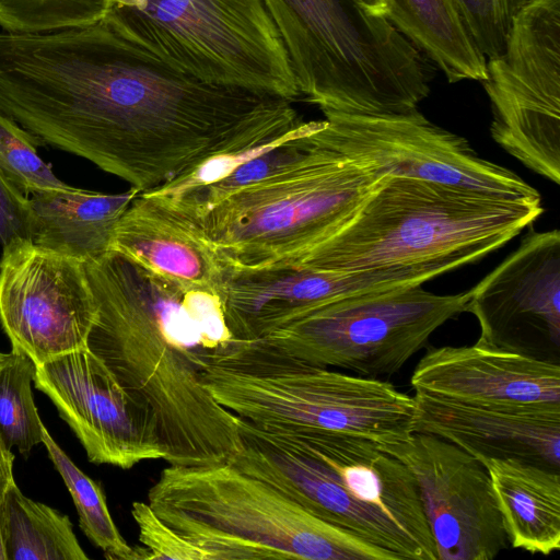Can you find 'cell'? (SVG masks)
<instances>
[{
    "mask_svg": "<svg viewBox=\"0 0 560 560\" xmlns=\"http://www.w3.org/2000/svg\"><path fill=\"white\" fill-rule=\"evenodd\" d=\"M292 103L177 71L102 21L86 28L57 95L63 150L140 194L289 130L302 121Z\"/></svg>",
    "mask_w": 560,
    "mask_h": 560,
    "instance_id": "1",
    "label": "cell"
},
{
    "mask_svg": "<svg viewBox=\"0 0 560 560\" xmlns=\"http://www.w3.org/2000/svg\"><path fill=\"white\" fill-rule=\"evenodd\" d=\"M97 305L88 348L152 413L168 465L228 462L238 417L203 385L198 352L235 340L221 292L187 288L108 249L84 262Z\"/></svg>",
    "mask_w": 560,
    "mask_h": 560,
    "instance_id": "2",
    "label": "cell"
},
{
    "mask_svg": "<svg viewBox=\"0 0 560 560\" xmlns=\"http://www.w3.org/2000/svg\"><path fill=\"white\" fill-rule=\"evenodd\" d=\"M542 212L541 203L386 176L337 232L293 265L407 270L431 280L499 249Z\"/></svg>",
    "mask_w": 560,
    "mask_h": 560,
    "instance_id": "3",
    "label": "cell"
},
{
    "mask_svg": "<svg viewBox=\"0 0 560 560\" xmlns=\"http://www.w3.org/2000/svg\"><path fill=\"white\" fill-rule=\"evenodd\" d=\"M197 357L215 400L257 427L354 435L380 446L413 433V396L387 381L314 364L262 339H235Z\"/></svg>",
    "mask_w": 560,
    "mask_h": 560,
    "instance_id": "4",
    "label": "cell"
},
{
    "mask_svg": "<svg viewBox=\"0 0 560 560\" xmlns=\"http://www.w3.org/2000/svg\"><path fill=\"white\" fill-rule=\"evenodd\" d=\"M300 96L323 114H405L431 91L432 65L386 18L358 0H261Z\"/></svg>",
    "mask_w": 560,
    "mask_h": 560,
    "instance_id": "5",
    "label": "cell"
},
{
    "mask_svg": "<svg viewBox=\"0 0 560 560\" xmlns=\"http://www.w3.org/2000/svg\"><path fill=\"white\" fill-rule=\"evenodd\" d=\"M148 503L205 560H395L229 462L168 465Z\"/></svg>",
    "mask_w": 560,
    "mask_h": 560,
    "instance_id": "6",
    "label": "cell"
},
{
    "mask_svg": "<svg viewBox=\"0 0 560 560\" xmlns=\"http://www.w3.org/2000/svg\"><path fill=\"white\" fill-rule=\"evenodd\" d=\"M384 177L313 139L293 165L228 196L192 222L225 270L290 266L337 232Z\"/></svg>",
    "mask_w": 560,
    "mask_h": 560,
    "instance_id": "7",
    "label": "cell"
},
{
    "mask_svg": "<svg viewBox=\"0 0 560 560\" xmlns=\"http://www.w3.org/2000/svg\"><path fill=\"white\" fill-rule=\"evenodd\" d=\"M102 22L177 71L205 82L301 97L261 0H109Z\"/></svg>",
    "mask_w": 560,
    "mask_h": 560,
    "instance_id": "8",
    "label": "cell"
},
{
    "mask_svg": "<svg viewBox=\"0 0 560 560\" xmlns=\"http://www.w3.org/2000/svg\"><path fill=\"white\" fill-rule=\"evenodd\" d=\"M469 290L422 285L354 294L324 304L260 338L311 363L362 376L399 372L447 320L466 312Z\"/></svg>",
    "mask_w": 560,
    "mask_h": 560,
    "instance_id": "9",
    "label": "cell"
},
{
    "mask_svg": "<svg viewBox=\"0 0 560 560\" xmlns=\"http://www.w3.org/2000/svg\"><path fill=\"white\" fill-rule=\"evenodd\" d=\"M492 139L530 171L560 183V0H532L502 54L487 59Z\"/></svg>",
    "mask_w": 560,
    "mask_h": 560,
    "instance_id": "10",
    "label": "cell"
},
{
    "mask_svg": "<svg viewBox=\"0 0 560 560\" xmlns=\"http://www.w3.org/2000/svg\"><path fill=\"white\" fill-rule=\"evenodd\" d=\"M324 116L312 133L318 144L386 176L541 203L539 192L518 175L480 158L465 138L433 124L419 109L392 115L325 113Z\"/></svg>",
    "mask_w": 560,
    "mask_h": 560,
    "instance_id": "11",
    "label": "cell"
},
{
    "mask_svg": "<svg viewBox=\"0 0 560 560\" xmlns=\"http://www.w3.org/2000/svg\"><path fill=\"white\" fill-rule=\"evenodd\" d=\"M97 305L84 262L14 238L0 258V322L35 366L88 348Z\"/></svg>",
    "mask_w": 560,
    "mask_h": 560,
    "instance_id": "12",
    "label": "cell"
},
{
    "mask_svg": "<svg viewBox=\"0 0 560 560\" xmlns=\"http://www.w3.org/2000/svg\"><path fill=\"white\" fill-rule=\"evenodd\" d=\"M242 446L228 462L267 482L314 516L388 553L430 560L422 547L384 513L365 504L339 470L300 438L238 418Z\"/></svg>",
    "mask_w": 560,
    "mask_h": 560,
    "instance_id": "13",
    "label": "cell"
},
{
    "mask_svg": "<svg viewBox=\"0 0 560 560\" xmlns=\"http://www.w3.org/2000/svg\"><path fill=\"white\" fill-rule=\"evenodd\" d=\"M380 448L413 475L438 560H491L510 547L489 472L480 460L422 432Z\"/></svg>",
    "mask_w": 560,
    "mask_h": 560,
    "instance_id": "14",
    "label": "cell"
},
{
    "mask_svg": "<svg viewBox=\"0 0 560 560\" xmlns=\"http://www.w3.org/2000/svg\"><path fill=\"white\" fill-rule=\"evenodd\" d=\"M476 343L552 363L560 359V232L530 231L469 290Z\"/></svg>",
    "mask_w": 560,
    "mask_h": 560,
    "instance_id": "15",
    "label": "cell"
},
{
    "mask_svg": "<svg viewBox=\"0 0 560 560\" xmlns=\"http://www.w3.org/2000/svg\"><path fill=\"white\" fill-rule=\"evenodd\" d=\"M34 383L54 402L90 462L130 469L164 458L151 411L89 348L36 365Z\"/></svg>",
    "mask_w": 560,
    "mask_h": 560,
    "instance_id": "16",
    "label": "cell"
},
{
    "mask_svg": "<svg viewBox=\"0 0 560 560\" xmlns=\"http://www.w3.org/2000/svg\"><path fill=\"white\" fill-rule=\"evenodd\" d=\"M429 280L407 270L340 272L304 265L225 270L224 314L235 339L255 340L335 300L422 285Z\"/></svg>",
    "mask_w": 560,
    "mask_h": 560,
    "instance_id": "17",
    "label": "cell"
},
{
    "mask_svg": "<svg viewBox=\"0 0 560 560\" xmlns=\"http://www.w3.org/2000/svg\"><path fill=\"white\" fill-rule=\"evenodd\" d=\"M413 399V432L436 435L478 460L516 458L560 471V405H477L419 392Z\"/></svg>",
    "mask_w": 560,
    "mask_h": 560,
    "instance_id": "18",
    "label": "cell"
},
{
    "mask_svg": "<svg viewBox=\"0 0 560 560\" xmlns=\"http://www.w3.org/2000/svg\"><path fill=\"white\" fill-rule=\"evenodd\" d=\"M415 392L477 405H560V364L486 347L430 348L418 361Z\"/></svg>",
    "mask_w": 560,
    "mask_h": 560,
    "instance_id": "19",
    "label": "cell"
},
{
    "mask_svg": "<svg viewBox=\"0 0 560 560\" xmlns=\"http://www.w3.org/2000/svg\"><path fill=\"white\" fill-rule=\"evenodd\" d=\"M109 249L184 287L223 291L225 269L201 229L144 194L119 219Z\"/></svg>",
    "mask_w": 560,
    "mask_h": 560,
    "instance_id": "20",
    "label": "cell"
},
{
    "mask_svg": "<svg viewBox=\"0 0 560 560\" xmlns=\"http://www.w3.org/2000/svg\"><path fill=\"white\" fill-rule=\"evenodd\" d=\"M318 124L302 120L278 136L211 155L179 178L182 189L194 196L177 205L161 202L194 221L228 196L302 159L313 147L312 133Z\"/></svg>",
    "mask_w": 560,
    "mask_h": 560,
    "instance_id": "21",
    "label": "cell"
},
{
    "mask_svg": "<svg viewBox=\"0 0 560 560\" xmlns=\"http://www.w3.org/2000/svg\"><path fill=\"white\" fill-rule=\"evenodd\" d=\"M139 194L132 187L106 194L67 184L35 191L30 195L32 241L86 262L109 249L119 219Z\"/></svg>",
    "mask_w": 560,
    "mask_h": 560,
    "instance_id": "22",
    "label": "cell"
},
{
    "mask_svg": "<svg viewBox=\"0 0 560 560\" xmlns=\"http://www.w3.org/2000/svg\"><path fill=\"white\" fill-rule=\"evenodd\" d=\"M513 548L548 556L560 549V471L516 458H486Z\"/></svg>",
    "mask_w": 560,
    "mask_h": 560,
    "instance_id": "23",
    "label": "cell"
},
{
    "mask_svg": "<svg viewBox=\"0 0 560 560\" xmlns=\"http://www.w3.org/2000/svg\"><path fill=\"white\" fill-rule=\"evenodd\" d=\"M386 19L438 67L450 83L483 81L487 59L452 0H387Z\"/></svg>",
    "mask_w": 560,
    "mask_h": 560,
    "instance_id": "24",
    "label": "cell"
},
{
    "mask_svg": "<svg viewBox=\"0 0 560 560\" xmlns=\"http://www.w3.org/2000/svg\"><path fill=\"white\" fill-rule=\"evenodd\" d=\"M4 545L8 560H86L67 515L25 497L16 482L7 497Z\"/></svg>",
    "mask_w": 560,
    "mask_h": 560,
    "instance_id": "25",
    "label": "cell"
},
{
    "mask_svg": "<svg viewBox=\"0 0 560 560\" xmlns=\"http://www.w3.org/2000/svg\"><path fill=\"white\" fill-rule=\"evenodd\" d=\"M43 444L72 497L85 536L104 551L107 559L144 560V549L128 545L118 530L100 483L75 466L46 427L43 430Z\"/></svg>",
    "mask_w": 560,
    "mask_h": 560,
    "instance_id": "26",
    "label": "cell"
},
{
    "mask_svg": "<svg viewBox=\"0 0 560 560\" xmlns=\"http://www.w3.org/2000/svg\"><path fill=\"white\" fill-rule=\"evenodd\" d=\"M12 353L0 372V436L9 448L15 446L27 456L35 445L43 443L45 428L31 389L36 366L26 355Z\"/></svg>",
    "mask_w": 560,
    "mask_h": 560,
    "instance_id": "27",
    "label": "cell"
},
{
    "mask_svg": "<svg viewBox=\"0 0 560 560\" xmlns=\"http://www.w3.org/2000/svg\"><path fill=\"white\" fill-rule=\"evenodd\" d=\"M109 0H0V26L15 34L83 27L103 20Z\"/></svg>",
    "mask_w": 560,
    "mask_h": 560,
    "instance_id": "28",
    "label": "cell"
},
{
    "mask_svg": "<svg viewBox=\"0 0 560 560\" xmlns=\"http://www.w3.org/2000/svg\"><path fill=\"white\" fill-rule=\"evenodd\" d=\"M43 142L0 112V170L25 195L65 185L39 156Z\"/></svg>",
    "mask_w": 560,
    "mask_h": 560,
    "instance_id": "29",
    "label": "cell"
},
{
    "mask_svg": "<svg viewBox=\"0 0 560 560\" xmlns=\"http://www.w3.org/2000/svg\"><path fill=\"white\" fill-rule=\"evenodd\" d=\"M469 36L486 57L505 48L512 23L532 0H452Z\"/></svg>",
    "mask_w": 560,
    "mask_h": 560,
    "instance_id": "30",
    "label": "cell"
},
{
    "mask_svg": "<svg viewBox=\"0 0 560 560\" xmlns=\"http://www.w3.org/2000/svg\"><path fill=\"white\" fill-rule=\"evenodd\" d=\"M131 515L139 528L145 560H205L201 550L163 522L148 502H132Z\"/></svg>",
    "mask_w": 560,
    "mask_h": 560,
    "instance_id": "31",
    "label": "cell"
},
{
    "mask_svg": "<svg viewBox=\"0 0 560 560\" xmlns=\"http://www.w3.org/2000/svg\"><path fill=\"white\" fill-rule=\"evenodd\" d=\"M34 214L30 197L0 170V244L33 237Z\"/></svg>",
    "mask_w": 560,
    "mask_h": 560,
    "instance_id": "32",
    "label": "cell"
},
{
    "mask_svg": "<svg viewBox=\"0 0 560 560\" xmlns=\"http://www.w3.org/2000/svg\"><path fill=\"white\" fill-rule=\"evenodd\" d=\"M14 455L0 436V560H8L4 545V512L9 490L15 483Z\"/></svg>",
    "mask_w": 560,
    "mask_h": 560,
    "instance_id": "33",
    "label": "cell"
},
{
    "mask_svg": "<svg viewBox=\"0 0 560 560\" xmlns=\"http://www.w3.org/2000/svg\"><path fill=\"white\" fill-rule=\"evenodd\" d=\"M359 3L373 16L386 18L387 0H358Z\"/></svg>",
    "mask_w": 560,
    "mask_h": 560,
    "instance_id": "34",
    "label": "cell"
},
{
    "mask_svg": "<svg viewBox=\"0 0 560 560\" xmlns=\"http://www.w3.org/2000/svg\"><path fill=\"white\" fill-rule=\"evenodd\" d=\"M12 357H13L12 352H10V353H2V352H0V372L10 362Z\"/></svg>",
    "mask_w": 560,
    "mask_h": 560,
    "instance_id": "35",
    "label": "cell"
}]
</instances>
